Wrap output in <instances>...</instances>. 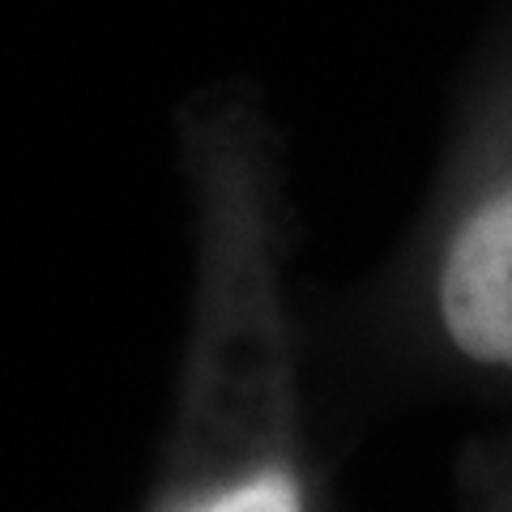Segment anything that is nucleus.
<instances>
[{
	"label": "nucleus",
	"instance_id": "obj_2",
	"mask_svg": "<svg viewBox=\"0 0 512 512\" xmlns=\"http://www.w3.org/2000/svg\"><path fill=\"white\" fill-rule=\"evenodd\" d=\"M197 512H303L299 487L286 474H256L252 483H239L227 495H218L214 504H205Z\"/></svg>",
	"mask_w": 512,
	"mask_h": 512
},
{
	"label": "nucleus",
	"instance_id": "obj_1",
	"mask_svg": "<svg viewBox=\"0 0 512 512\" xmlns=\"http://www.w3.org/2000/svg\"><path fill=\"white\" fill-rule=\"evenodd\" d=\"M436 303L461 355L512 372V167L483 175L448 222Z\"/></svg>",
	"mask_w": 512,
	"mask_h": 512
}]
</instances>
